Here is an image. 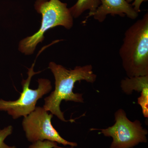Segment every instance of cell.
I'll list each match as a JSON object with an SVG mask.
<instances>
[{"mask_svg": "<svg viewBox=\"0 0 148 148\" xmlns=\"http://www.w3.org/2000/svg\"><path fill=\"white\" fill-rule=\"evenodd\" d=\"M101 4V0H78L69 10L73 18H78L86 11L89 10V13L94 12Z\"/></svg>", "mask_w": 148, "mask_h": 148, "instance_id": "9c48e42d", "label": "cell"}, {"mask_svg": "<svg viewBox=\"0 0 148 148\" xmlns=\"http://www.w3.org/2000/svg\"><path fill=\"white\" fill-rule=\"evenodd\" d=\"M49 68L55 78V88L50 95L45 99L43 108L62 121L73 122L74 120L65 119L64 113L60 108L61 102L84 103L82 94L74 93L73 91L75 84L82 80L93 83L96 81L97 75L93 73L91 65L77 66L73 69L68 70L61 65L51 62Z\"/></svg>", "mask_w": 148, "mask_h": 148, "instance_id": "6da1fadb", "label": "cell"}, {"mask_svg": "<svg viewBox=\"0 0 148 148\" xmlns=\"http://www.w3.org/2000/svg\"><path fill=\"white\" fill-rule=\"evenodd\" d=\"M12 132L13 127L12 125L0 129V148H16L15 146L8 145L5 143V140L12 134Z\"/></svg>", "mask_w": 148, "mask_h": 148, "instance_id": "30bf717a", "label": "cell"}, {"mask_svg": "<svg viewBox=\"0 0 148 148\" xmlns=\"http://www.w3.org/2000/svg\"><path fill=\"white\" fill-rule=\"evenodd\" d=\"M121 87L127 95L132 93L133 90L141 92L139 98L148 99V75L125 78L121 82Z\"/></svg>", "mask_w": 148, "mask_h": 148, "instance_id": "ba28073f", "label": "cell"}, {"mask_svg": "<svg viewBox=\"0 0 148 148\" xmlns=\"http://www.w3.org/2000/svg\"><path fill=\"white\" fill-rule=\"evenodd\" d=\"M35 7L42 16L41 25L38 32L22 40L19 49L25 54L34 52L37 45L44 39V34L49 29L62 26L70 29L73 25V17L67 8V4L59 0H37Z\"/></svg>", "mask_w": 148, "mask_h": 148, "instance_id": "3957f363", "label": "cell"}, {"mask_svg": "<svg viewBox=\"0 0 148 148\" xmlns=\"http://www.w3.org/2000/svg\"><path fill=\"white\" fill-rule=\"evenodd\" d=\"M28 148H65L59 147L58 143L49 140H44L43 141H37L35 143H32Z\"/></svg>", "mask_w": 148, "mask_h": 148, "instance_id": "8fae6325", "label": "cell"}, {"mask_svg": "<svg viewBox=\"0 0 148 148\" xmlns=\"http://www.w3.org/2000/svg\"><path fill=\"white\" fill-rule=\"evenodd\" d=\"M127 3H130L133 0H125ZM134 2L132 3V5L134 8V10L137 12L139 13L140 12V7L141 4L143 2L147 1V0H134Z\"/></svg>", "mask_w": 148, "mask_h": 148, "instance_id": "7c38bea8", "label": "cell"}, {"mask_svg": "<svg viewBox=\"0 0 148 148\" xmlns=\"http://www.w3.org/2000/svg\"><path fill=\"white\" fill-rule=\"evenodd\" d=\"M128 77L148 75V13L126 30L119 50Z\"/></svg>", "mask_w": 148, "mask_h": 148, "instance_id": "7a4b0ae2", "label": "cell"}, {"mask_svg": "<svg viewBox=\"0 0 148 148\" xmlns=\"http://www.w3.org/2000/svg\"><path fill=\"white\" fill-rule=\"evenodd\" d=\"M109 14L122 17L126 16L132 19H136L138 16V13L134 10L132 5L125 0H101V5L94 12L88 13L84 22L92 16L95 20L102 23Z\"/></svg>", "mask_w": 148, "mask_h": 148, "instance_id": "52a82bcc", "label": "cell"}, {"mask_svg": "<svg viewBox=\"0 0 148 148\" xmlns=\"http://www.w3.org/2000/svg\"><path fill=\"white\" fill-rule=\"evenodd\" d=\"M34 65L35 63L29 69L27 79L22 80L23 91L17 100L6 101L0 99V111L7 112L13 119H16L22 116L26 117L36 109L38 100L52 89L50 81L46 79H38V87L37 89L34 90L29 88L32 77L40 72L34 71Z\"/></svg>", "mask_w": 148, "mask_h": 148, "instance_id": "5b68a950", "label": "cell"}, {"mask_svg": "<svg viewBox=\"0 0 148 148\" xmlns=\"http://www.w3.org/2000/svg\"><path fill=\"white\" fill-rule=\"evenodd\" d=\"M53 116V114H49L43 107H38L24 117L22 126L28 141L33 143L49 140L72 147L77 146V143L67 141L59 135L51 124Z\"/></svg>", "mask_w": 148, "mask_h": 148, "instance_id": "8992f818", "label": "cell"}, {"mask_svg": "<svg viewBox=\"0 0 148 148\" xmlns=\"http://www.w3.org/2000/svg\"><path fill=\"white\" fill-rule=\"evenodd\" d=\"M114 124L106 129L91 128L101 131L106 137H111L112 142L110 148H132L140 143H147L148 131L143 128L138 120L132 122L127 118L125 112L120 109L114 114Z\"/></svg>", "mask_w": 148, "mask_h": 148, "instance_id": "277c9868", "label": "cell"}]
</instances>
